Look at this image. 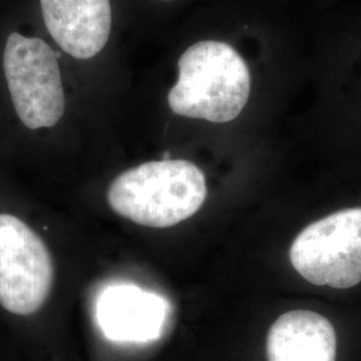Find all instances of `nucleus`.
Here are the masks:
<instances>
[{"instance_id": "nucleus-6", "label": "nucleus", "mask_w": 361, "mask_h": 361, "mask_svg": "<svg viewBox=\"0 0 361 361\" xmlns=\"http://www.w3.org/2000/svg\"><path fill=\"white\" fill-rule=\"evenodd\" d=\"M170 314L166 298L133 284L107 286L97 301V322L104 335L119 343L158 338Z\"/></svg>"}, {"instance_id": "nucleus-5", "label": "nucleus", "mask_w": 361, "mask_h": 361, "mask_svg": "<svg viewBox=\"0 0 361 361\" xmlns=\"http://www.w3.org/2000/svg\"><path fill=\"white\" fill-rule=\"evenodd\" d=\"M52 283L44 241L22 219L0 214V305L18 316L34 314L47 301Z\"/></svg>"}, {"instance_id": "nucleus-4", "label": "nucleus", "mask_w": 361, "mask_h": 361, "mask_svg": "<svg viewBox=\"0 0 361 361\" xmlns=\"http://www.w3.org/2000/svg\"><path fill=\"white\" fill-rule=\"evenodd\" d=\"M289 258L310 284L348 289L361 283V207L308 225L295 238Z\"/></svg>"}, {"instance_id": "nucleus-1", "label": "nucleus", "mask_w": 361, "mask_h": 361, "mask_svg": "<svg viewBox=\"0 0 361 361\" xmlns=\"http://www.w3.org/2000/svg\"><path fill=\"white\" fill-rule=\"evenodd\" d=\"M168 104L177 116L229 123L244 111L253 71L243 52L222 39H201L180 54Z\"/></svg>"}, {"instance_id": "nucleus-9", "label": "nucleus", "mask_w": 361, "mask_h": 361, "mask_svg": "<svg viewBox=\"0 0 361 361\" xmlns=\"http://www.w3.org/2000/svg\"><path fill=\"white\" fill-rule=\"evenodd\" d=\"M353 62H355V67H353L355 74L361 77V50H359V54L356 55V58H355Z\"/></svg>"}, {"instance_id": "nucleus-3", "label": "nucleus", "mask_w": 361, "mask_h": 361, "mask_svg": "<svg viewBox=\"0 0 361 361\" xmlns=\"http://www.w3.org/2000/svg\"><path fill=\"white\" fill-rule=\"evenodd\" d=\"M0 86L27 130L54 128L65 114L56 54L44 39L15 25L0 27Z\"/></svg>"}, {"instance_id": "nucleus-10", "label": "nucleus", "mask_w": 361, "mask_h": 361, "mask_svg": "<svg viewBox=\"0 0 361 361\" xmlns=\"http://www.w3.org/2000/svg\"><path fill=\"white\" fill-rule=\"evenodd\" d=\"M159 1H173V0H159Z\"/></svg>"}, {"instance_id": "nucleus-7", "label": "nucleus", "mask_w": 361, "mask_h": 361, "mask_svg": "<svg viewBox=\"0 0 361 361\" xmlns=\"http://www.w3.org/2000/svg\"><path fill=\"white\" fill-rule=\"evenodd\" d=\"M52 40L67 55L87 61L104 51L113 27L110 0H39Z\"/></svg>"}, {"instance_id": "nucleus-8", "label": "nucleus", "mask_w": 361, "mask_h": 361, "mask_svg": "<svg viewBox=\"0 0 361 361\" xmlns=\"http://www.w3.org/2000/svg\"><path fill=\"white\" fill-rule=\"evenodd\" d=\"M267 355L268 361H336L335 328L316 312H286L271 324Z\"/></svg>"}, {"instance_id": "nucleus-2", "label": "nucleus", "mask_w": 361, "mask_h": 361, "mask_svg": "<svg viewBox=\"0 0 361 361\" xmlns=\"http://www.w3.org/2000/svg\"><path fill=\"white\" fill-rule=\"evenodd\" d=\"M202 170L186 159L150 161L111 182L107 200L119 216L149 228H170L190 219L205 202Z\"/></svg>"}]
</instances>
